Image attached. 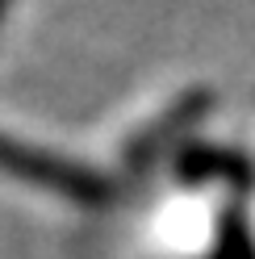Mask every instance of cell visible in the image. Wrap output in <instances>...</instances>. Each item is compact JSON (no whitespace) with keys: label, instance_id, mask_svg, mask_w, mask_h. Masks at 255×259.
<instances>
[{"label":"cell","instance_id":"cell-1","mask_svg":"<svg viewBox=\"0 0 255 259\" xmlns=\"http://www.w3.org/2000/svg\"><path fill=\"white\" fill-rule=\"evenodd\" d=\"M0 171L13 176V180L38 184L46 192H59L67 201H79V205H97L113 192L101 171H92L84 163H71V159H59L55 151H38L29 142L5 138V134H0Z\"/></svg>","mask_w":255,"mask_h":259},{"label":"cell","instance_id":"cell-2","mask_svg":"<svg viewBox=\"0 0 255 259\" xmlns=\"http://www.w3.org/2000/svg\"><path fill=\"white\" fill-rule=\"evenodd\" d=\"M5 5H9V0H0V13H5Z\"/></svg>","mask_w":255,"mask_h":259}]
</instances>
